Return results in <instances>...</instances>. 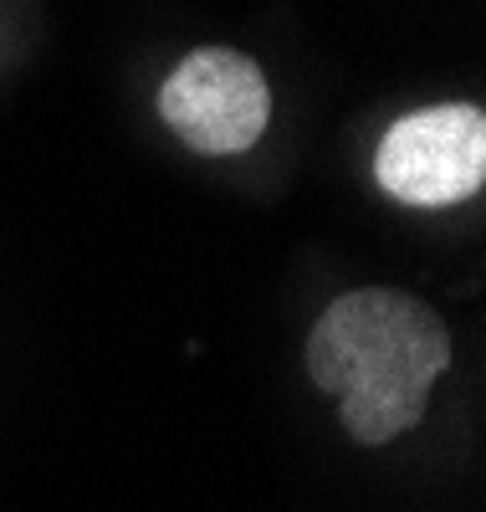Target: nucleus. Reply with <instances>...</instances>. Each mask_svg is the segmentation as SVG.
<instances>
[{
    "instance_id": "f257e3e1",
    "label": "nucleus",
    "mask_w": 486,
    "mask_h": 512,
    "mask_svg": "<svg viewBox=\"0 0 486 512\" xmlns=\"http://www.w3.org/2000/svg\"><path fill=\"white\" fill-rule=\"evenodd\" d=\"M451 369V328L400 287H359L307 333V374L338 400L343 431L384 446L420 425L430 384Z\"/></svg>"
},
{
    "instance_id": "f03ea898",
    "label": "nucleus",
    "mask_w": 486,
    "mask_h": 512,
    "mask_svg": "<svg viewBox=\"0 0 486 512\" xmlns=\"http://www.w3.org/2000/svg\"><path fill=\"white\" fill-rule=\"evenodd\" d=\"M374 180L400 205H461L486 180V113L440 103L389 123L374 154Z\"/></svg>"
},
{
    "instance_id": "7ed1b4c3",
    "label": "nucleus",
    "mask_w": 486,
    "mask_h": 512,
    "mask_svg": "<svg viewBox=\"0 0 486 512\" xmlns=\"http://www.w3.org/2000/svg\"><path fill=\"white\" fill-rule=\"evenodd\" d=\"M159 113L169 134L195 154H246L272 118L261 67L231 47H200L164 77Z\"/></svg>"
}]
</instances>
